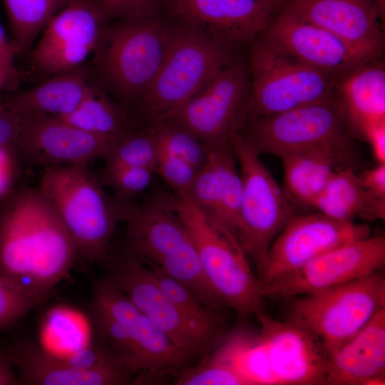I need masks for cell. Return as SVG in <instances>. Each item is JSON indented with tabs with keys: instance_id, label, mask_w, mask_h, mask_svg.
Returning <instances> with one entry per match:
<instances>
[{
	"instance_id": "43",
	"label": "cell",
	"mask_w": 385,
	"mask_h": 385,
	"mask_svg": "<svg viewBox=\"0 0 385 385\" xmlns=\"http://www.w3.org/2000/svg\"><path fill=\"white\" fill-rule=\"evenodd\" d=\"M361 135L369 143L377 163H385V123L369 127Z\"/></svg>"
},
{
	"instance_id": "2",
	"label": "cell",
	"mask_w": 385,
	"mask_h": 385,
	"mask_svg": "<svg viewBox=\"0 0 385 385\" xmlns=\"http://www.w3.org/2000/svg\"><path fill=\"white\" fill-rule=\"evenodd\" d=\"M240 48L170 18L164 57L136 109L137 122L152 125L168 119L227 66Z\"/></svg>"
},
{
	"instance_id": "40",
	"label": "cell",
	"mask_w": 385,
	"mask_h": 385,
	"mask_svg": "<svg viewBox=\"0 0 385 385\" xmlns=\"http://www.w3.org/2000/svg\"><path fill=\"white\" fill-rule=\"evenodd\" d=\"M20 135V115L0 98V148L13 150L19 154Z\"/></svg>"
},
{
	"instance_id": "20",
	"label": "cell",
	"mask_w": 385,
	"mask_h": 385,
	"mask_svg": "<svg viewBox=\"0 0 385 385\" xmlns=\"http://www.w3.org/2000/svg\"><path fill=\"white\" fill-rule=\"evenodd\" d=\"M90 302L111 315L135 341L145 362L146 382L187 367L192 358L107 279L94 286Z\"/></svg>"
},
{
	"instance_id": "4",
	"label": "cell",
	"mask_w": 385,
	"mask_h": 385,
	"mask_svg": "<svg viewBox=\"0 0 385 385\" xmlns=\"http://www.w3.org/2000/svg\"><path fill=\"white\" fill-rule=\"evenodd\" d=\"M88 165L43 169L38 188L48 201L73 240L77 257L104 261L111 240L125 222L131 200L110 197Z\"/></svg>"
},
{
	"instance_id": "41",
	"label": "cell",
	"mask_w": 385,
	"mask_h": 385,
	"mask_svg": "<svg viewBox=\"0 0 385 385\" xmlns=\"http://www.w3.org/2000/svg\"><path fill=\"white\" fill-rule=\"evenodd\" d=\"M19 160L16 151L0 148V202L16 189Z\"/></svg>"
},
{
	"instance_id": "45",
	"label": "cell",
	"mask_w": 385,
	"mask_h": 385,
	"mask_svg": "<svg viewBox=\"0 0 385 385\" xmlns=\"http://www.w3.org/2000/svg\"><path fill=\"white\" fill-rule=\"evenodd\" d=\"M16 384L19 379L14 371L12 361L4 346H0V385Z\"/></svg>"
},
{
	"instance_id": "25",
	"label": "cell",
	"mask_w": 385,
	"mask_h": 385,
	"mask_svg": "<svg viewBox=\"0 0 385 385\" xmlns=\"http://www.w3.org/2000/svg\"><path fill=\"white\" fill-rule=\"evenodd\" d=\"M334 99L346 125L360 135L385 123V67L381 57L358 66L337 81Z\"/></svg>"
},
{
	"instance_id": "16",
	"label": "cell",
	"mask_w": 385,
	"mask_h": 385,
	"mask_svg": "<svg viewBox=\"0 0 385 385\" xmlns=\"http://www.w3.org/2000/svg\"><path fill=\"white\" fill-rule=\"evenodd\" d=\"M369 236L366 224L338 221L319 212L295 215L272 241L260 279L267 284L334 247Z\"/></svg>"
},
{
	"instance_id": "3",
	"label": "cell",
	"mask_w": 385,
	"mask_h": 385,
	"mask_svg": "<svg viewBox=\"0 0 385 385\" xmlns=\"http://www.w3.org/2000/svg\"><path fill=\"white\" fill-rule=\"evenodd\" d=\"M125 222L128 252L185 286L209 309L220 311L225 306L204 274L173 192H158L140 205L132 204Z\"/></svg>"
},
{
	"instance_id": "11",
	"label": "cell",
	"mask_w": 385,
	"mask_h": 385,
	"mask_svg": "<svg viewBox=\"0 0 385 385\" xmlns=\"http://www.w3.org/2000/svg\"><path fill=\"white\" fill-rule=\"evenodd\" d=\"M107 279L163 330L191 358L204 355L222 339V332L207 328L188 318L160 286L153 270L125 248L113 252L103 261Z\"/></svg>"
},
{
	"instance_id": "19",
	"label": "cell",
	"mask_w": 385,
	"mask_h": 385,
	"mask_svg": "<svg viewBox=\"0 0 385 385\" xmlns=\"http://www.w3.org/2000/svg\"><path fill=\"white\" fill-rule=\"evenodd\" d=\"M279 8L277 0H161L168 17L240 47L257 37Z\"/></svg>"
},
{
	"instance_id": "5",
	"label": "cell",
	"mask_w": 385,
	"mask_h": 385,
	"mask_svg": "<svg viewBox=\"0 0 385 385\" xmlns=\"http://www.w3.org/2000/svg\"><path fill=\"white\" fill-rule=\"evenodd\" d=\"M169 21L163 11L114 20L93 54L96 83L132 113L160 66Z\"/></svg>"
},
{
	"instance_id": "21",
	"label": "cell",
	"mask_w": 385,
	"mask_h": 385,
	"mask_svg": "<svg viewBox=\"0 0 385 385\" xmlns=\"http://www.w3.org/2000/svg\"><path fill=\"white\" fill-rule=\"evenodd\" d=\"M280 9L330 31L372 58L382 57L384 24L374 0H289Z\"/></svg>"
},
{
	"instance_id": "37",
	"label": "cell",
	"mask_w": 385,
	"mask_h": 385,
	"mask_svg": "<svg viewBox=\"0 0 385 385\" xmlns=\"http://www.w3.org/2000/svg\"><path fill=\"white\" fill-rule=\"evenodd\" d=\"M38 305L19 287L0 275V332L12 327Z\"/></svg>"
},
{
	"instance_id": "35",
	"label": "cell",
	"mask_w": 385,
	"mask_h": 385,
	"mask_svg": "<svg viewBox=\"0 0 385 385\" xmlns=\"http://www.w3.org/2000/svg\"><path fill=\"white\" fill-rule=\"evenodd\" d=\"M150 125L160 145L180 157L197 170L206 159L208 145L190 132L170 121Z\"/></svg>"
},
{
	"instance_id": "28",
	"label": "cell",
	"mask_w": 385,
	"mask_h": 385,
	"mask_svg": "<svg viewBox=\"0 0 385 385\" xmlns=\"http://www.w3.org/2000/svg\"><path fill=\"white\" fill-rule=\"evenodd\" d=\"M38 343L45 351L63 360L96 343L88 312L71 306L50 307L40 324Z\"/></svg>"
},
{
	"instance_id": "33",
	"label": "cell",
	"mask_w": 385,
	"mask_h": 385,
	"mask_svg": "<svg viewBox=\"0 0 385 385\" xmlns=\"http://www.w3.org/2000/svg\"><path fill=\"white\" fill-rule=\"evenodd\" d=\"M158 153L153 128L138 124L116 138L104 158V168L149 167L155 171Z\"/></svg>"
},
{
	"instance_id": "39",
	"label": "cell",
	"mask_w": 385,
	"mask_h": 385,
	"mask_svg": "<svg viewBox=\"0 0 385 385\" xmlns=\"http://www.w3.org/2000/svg\"><path fill=\"white\" fill-rule=\"evenodd\" d=\"M113 20L159 12L161 0H101Z\"/></svg>"
},
{
	"instance_id": "22",
	"label": "cell",
	"mask_w": 385,
	"mask_h": 385,
	"mask_svg": "<svg viewBox=\"0 0 385 385\" xmlns=\"http://www.w3.org/2000/svg\"><path fill=\"white\" fill-rule=\"evenodd\" d=\"M207 145L206 159L185 193L195 205L235 236L242 180L230 138Z\"/></svg>"
},
{
	"instance_id": "14",
	"label": "cell",
	"mask_w": 385,
	"mask_h": 385,
	"mask_svg": "<svg viewBox=\"0 0 385 385\" xmlns=\"http://www.w3.org/2000/svg\"><path fill=\"white\" fill-rule=\"evenodd\" d=\"M384 265V235L369 236L334 247L274 279L265 284V295L290 299L321 292L381 271Z\"/></svg>"
},
{
	"instance_id": "31",
	"label": "cell",
	"mask_w": 385,
	"mask_h": 385,
	"mask_svg": "<svg viewBox=\"0 0 385 385\" xmlns=\"http://www.w3.org/2000/svg\"><path fill=\"white\" fill-rule=\"evenodd\" d=\"M88 312L98 345L123 372L133 378L134 374H140L138 382H146L145 360L128 331L111 315L91 302Z\"/></svg>"
},
{
	"instance_id": "12",
	"label": "cell",
	"mask_w": 385,
	"mask_h": 385,
	"mask_svg": "<svg viewBox=\"0 0 385 385\" xmlns=\"http://www.w3.org/2000/svg\"><path fill=\"white\" fill-rule=\"evenodd\" d=\"M250 101L247 53L239 51L227 66L167 120L206 144L227 140L247 123Z\"/></svg>"
},
{
	"instance_id": "26",
	"label": "cell",
	"mask_w": 385,
	"mask_h": 385,
	"mask_svg": "<svg viewBox=\"0 0 385 385\" xmlns=\"http://www.w3.org/2000/svg\"><path fill=\"white\" fill-rule=\"evenodd\" d=\"M90 76L83 66L48 76L4 101L19 115L43 114L61 118L71 113L86 96L92 85Z\"/></svg>"
},
{
	"instance_id": "27",
	"label": "cell",
	"mask_w": 385,
	"mask_h": 385,
	"mask_svg": "<svg viewBox=\"0 0 385 385\" xmlns=\"http://www.w3.org/2000/svg\"><path fill=\"white\" fill-rule=\"evenodd\" d=\"M312 207L341 222H354L356 217L374 221L385 216V205L369 195L359 174L351 167L334 172Z\"/></svg>"
},
{
	"instance_id": "9",
	"label": "cell",
	"mask_w": 385,
	"mask_h": 385,
	"mask_svg": "<svg viewBox=\"0 0 385 385\" xmlns=\"http://www.w3.org/2000/svg\"><path fill=\"white\" fill-rule=\"evenodd\" d=\"M230 143L242 180L235 237L260 278L272 241L295 214L284 190L241 133H232Z\"/></svg>"
},
{
	"instance_id": "34",
	"label": "cell",
	"mask_w": 385,
	"mask_h": 385,
	"mask_svg": "<svg viewBox=\"0 0 385 385\" xmlns=\"http://www.w3.org/2000/svg\"><path fill=\"white\" fill-rule=\"evenodd\" d=\"M152 270L163 290L188 318L207 328L223 332L220 311L209 309L185 286L156 270Z\"/></svg>"
},
{
	"instance_id": "13",
	"label": "cell",
	"mask_w": 385,
	"mask_h": 385,
	"mask_svg": "<svg viewBox=\"0 0 385 385\" xmlns=\"http://www.w3.org/2000/svg\"><path fill=\"white\" fill-rule=\"evenodd\" d=\"M111 21L101 0H67L32 51L34 70L47 77L83 66Z\"/></svg>"
},
{
	"instance_id": "38",
	"label": "cell",
	"mask_w": 385,
	"mask_h": 385,
	"mask_svg": "<svg viewBox=\"0 0 385 385\" xmlns=\"http://www.w3.org/2000/svg\"><path fill=\"white\" fill-rule=\"evenodd\" d=\"M158 144L155 173L173 190V192H186L196 174L197 169L189 163Z\"/></svg>"
},
{
	"instance_id": "10",
	"label": "cell",
	"mask_w": 385,
	"mask_h": 385,
	"mask_svg": "<svg viewBox=\"0 0 385 385\" xmlns=\"http://www.w3.org/2000/svg\"><path fill=\"white\" fill-rule=\"evenodd\" d=\"M288 300V318L314 334L330 355L385 307V276L381 270Z\"/></svg>"
},
{
	"instance_id": "47",
	"label": "cell",
	"mask_w": 385,
	"mask_h": 385,
	"mask_svg": "<svg viewBox=\"0 0 385 385\" xmlns=\"http://www.w3.org/2000/svg\"><path fill=\"white\" fill-rule=\"evenodd\" d=\"M380 19L384 25L385 20V0H374Z\"/></svg>"
},
{
	"instance_id": "24",
	"label": "cell",
	"mask_w": 385,
	"mask_h": 385,
	"mask_svg": "<svg viewBox=\"0 0 385 385\" xmlns=\"http://www.w3.org/2000/svg\"><path fill=\"white\" fill-rule=\"evenodd\" d=\"M385 307L329 357L326 384L385 383Z\"/></svg>"
},
{
	"instance_id": "44",
	"label": "cell",
	"mask_w": 385,
	"mask_h": 385,
	"mask_svg": "<svg viewBox=\"0 0 385 385\" xmlns=\"http://www.w3.org/2000/svg\"><path fill=\"white\" fill-rule=\"evenodd\" d=\"M20 52L13 42L9 40L0 24V63L13 73V64L15 57Z\"/></svg>"
},
{
	"instance_id": "42",
	"label": "cell",
	"mask_w": 385,
	"mask_h": 385,
	"mask_svg": "<svg viewBox=\"0 0 385 385\" xmlns=\"http://www.w3.org/2000/svg\"><path fill=\"white\" fill-rule=\"evenodd\" d=\"M359 176L369 195L376 202L385 205V163H377Z\"/></svg>"
},
{
	"instance_id": "15",
	"label": "cell",
	"mask_w": 385,
	"mask_h": 385,
	"mask_svg": "<svg viewBox=\"0 0 385 385\" xmlns=\"http://www.w3.org/2000/svg\"><path fill=\"white\" fill-rule=\"evenodd\" d=\"M256 317L272 385L326 384L329 355L314 334L289 318L278 320L263 311Z\"/></svg>"
},
{
	"instance_id": "17",
	"label": "cell",
	"mask_w": 385,
	"mask_h": 385,
	"mask_svg": "<svg viewBox=\"0 0 385 385\" xmlns=\"http://www.w3.org/2000/svg\"><path fill=\"white\" fill-rule=\"evenodd\" d=\"M259 36L284 53L337 81L375 59L330 31L280 8Z\"/></svg>"
},
{
	"instance_id": "8",
	"label": "cell",
	"mask_w": 385,
	"mask_h": 385,
	"mask_svg": "<svg viewBox=\"0 0 385 385\" xmlns=\"http://www.w3.org/2000/svg\"><path fill=\"white\" fill-rule=\"evenodd\" d=\"M247 47L248 120L334 98L335 78L284 53L260 36Z\"/></svg>"
},
{
	"instance_id": "1",
	"label": "cell",
	"mask_w": 385,
	"mask_h": 385,
	"mask_svg": "<svg viewBox=\"0 0 385 385\" xmlns=\"http://www.w3.org/2000/svg\"><path fill=\"white\" fill-rule=\"evenodd\" d=\"M77 258L73 240L37 187L16 188L0 202V275L38 304Z\"/></svg>"
},
{
	"instance_id": "48",
	"label": "cell",
	"mask_w": 385,
	"mask_h": 385,
	"mask_svg": "<svg viewBox=\"0 0 385 385\" xmlns=\"http://www.w3.org/2000/svg\"><path fill=\"white\" fill-rule=\"evenodd\" d=\"M277 1L279 2L281 7L285 2H287L289 0H277Z\"/></svg>"
},
{
	"instance_id": "7",
	"label": "cell",
	"mask_w": 385,
	"mask_h": 385,
	"mask_svg": "<svg viewBox=\"0 0 385 385\" xmlns=\"http://www.w3.org/2000/svg\"><path fill=\"white\" fill-rule=\"evenodd\" d=\"M347 128L333 98L250 119L240 132L260 155L282 158L302 152H324L349 166L353 145Z\"/></svg>"
},
{
	"instance_id": "6",
	"label": "cell",
	"mask_w": 385,
	"mask_h": 385,
	"mask_svg": "<svg viewBox=\"0 0 385 385\" xmlns=\"http://www.w3.org/2000/svg\"><path fill=\"white\" fill-rule=\"evenodd\" d=\"M173 193L204 274L224 305L242 315L262 312L265 284L252 270L236 237L195 205L185 192Z\"/></svg>"
},
{
	"instance_id": "18",
	"label": "cell",
	"mask_w": 385,
	"mask_h": 385,
	"mask_svg": "<svg viewBox=\"0 0 385 385\" xmlns=\"http://www.w3.org/2000/svg\"><path fill=\"white\" fill-rule=\"evenodd\" d=\"M20 117L19 158L43 168L89 165L97 159H104L118 137L94 135L56 116Z\"/></svg>"
},
{
	"instance_id": "46",
	"label": "cell",
	"mask_w": 385,
	"mask_h": 385,
	"mask_svg": "<svg viewBox=\"0 0 385 385\" xmlns=\"http://www.w3.org/2000/svg\"><path fill=\"white\" fill-rule=\"evenodd\" d=\"M11 73L12 72L0 63V93Z\"/></svg>"
},
{
	"instance_id": "32",
	"label": "cell",
	"mask_w": 385,
	"mask_h": 385,
	"mask_svg": "<svg viewBox=\"0 0 385 385\" xmlns=\"http://www.w3.org/2000/svg\"><path fill=\"white\" fill-rule=\"evenodd\" d=\"M12 41L20 53L28 50L67 0H3Z\"/></svg>"
},
{
	"instance_id": "23",
	"label": "cell",
	"mask_w": 385,
	"mask_h": 385,
	"mask_svg": "<svg viewBox=\"0 0 385 385\" xmlns=\"http://www.w3.org/2000/svg\"><path fill=\"white\" fill-rule=\"evenodd\" d=\"M4 347L18 370L19 384L120 385L133 381L131 376L115 368H75L29 340H16Z\"/></svg>"
},
{
	"instance_id": "36",
	"label": "cell",
	"mask_w": 385,
	"mask_h": 385,
	"mask_svg": "<svg viewBox=\"0 0 385 385\" xmlns=\"http://www.w3.org/2000/svg\"><path fill=\"white\" fill-rule=\"evenodd\" d=\"M155 173L149 167L103 168L100 180L115 191L117 197L131 200L149 186Z\"/></svg>"
},
{
	"instance_id": "29",
	"label": "cell",
	"mask_w": 385,
	"mask_h": 385,
	"mask_svg": "<svg viewBox=\"0 0 385 385\" xmlns=\"http://www.w3.org/2000/svg\"><path fill=\"white\" fill-rule=\"evenodd\" d=\"M280 158L283 190L289 200L311 207L334 172L349 167L336 156L318 151L289 154Z\"/></svg>"
},
{
	"instance_id": "30",
	"label": "cell",
	"mask_w": 385,
	"mask_h": 385,
	"mask_svg": "<svg viewBox=\"0 0 385 385\" xmlns=\"http://www.w3.org/2000/svg\"><path fill=\"white\" fill-rule=\"evenodd\" d=\"M60 118L86 132L109 137L118 136L138 125L134 115L96 82H92L79 105Z\"/></svg>"
}]
</instances>
